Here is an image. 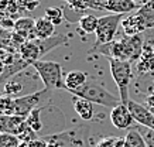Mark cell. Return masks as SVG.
Returning a JSON list of instances; mask_svg holds the SVG:
<instances>
[{"instance_id": "obj_24", "label": "cell", "mask_w": 154, "mask_h": 147, "mask_svg": "<svg viewBox=\"0 0 154 147\" xmlns=\"http://www.w3.org/2000/svg\"><path fill=\"white\" fill-rule=\"evenodd\" d=\"M41 112H42V108H37V109H34L33 112L27 116V124L33 129L35 133H40V130L42 129Z\"/></svg>"}, {"instance_id": "obj_20", "label": "cell", "mask_w": 154, "mask_h": 147, "mask_svg": "<svg viewBox=\"0 0 154 147\" xmlns=\"http://www.w3.org/2000/svg\"><path fill=\"white\" fill-rule=\"evenodd\" d=\"M35 33L38 38L52 37L55 33V26L45 17H40L35 20Z\"/></svg>"}, {"instance_id": "obj_28", "label": "cell", "mask_w": 154, "mask_h": 147, "mask_svg": "<svg viewBox=\"0 0 154 147\" xmlns=\"http://www.w3.org/2000/svg\"><path fill=\"white\" fill-rule=\"evenodd\" d=\"M20 144H21V140L19 136L0 132V147H20Z\"/></svg>"}, {"instance_id": "obj_2", "label": "cell", "mask_w": 154, "mask_h": 147, "mask_svg": "<svg viewBox=\"0 0 154 147\" xmlns=\"http://www.w3.org/2000/svg\"><path fill=\"white\" fill-rule=\"evenodd\" d=\"M109 65H110V74H112L113 81H115L117 89H119V98H120L122 103L127 105V102L130 100L129 88H130V82L131 78H133L131 62L125 61V60L110 58Z\"/></svg>"}, {"instance_id": "obj_29", "label": "cell", "mask_w": 154, "mask_h": 147, "mask_svg": "<svg viewBox=\"0 0 154 147\" xmlns=\"http://www.w3.org/2000/svg\"><path fill=\"white\" fill-rule=\"evenodd\" d=\"M19 7L23 11H34L40 6V0H16Z\"/></svg>"}, {"instance_id": "obj_22", "label": "cell", "mask_w": 154, "mask_h": 147, "mask_svg": "<svg viewBox=\"0 0 154 147\" xmlns=\"http://www.w3.org/2000/svg\"><path fill=\"white\" fill-rule=\"evenodd\" d=\"M125 147H147V143L136 129H131L125 137Z\"/></svg>"}, {"instance_id": "obj_8", "label": "cell", "mask_w": 154, "mask_h": 147, "mask_svg": "<svg viewBox=\"0 0 154 147\" xmlns=\"http://www.w3.org/2000/svg\"><path fill=\"white\" fill-rule=\"evenodd\" d=\"M28 127L27 118L17 115H0V132L19 136Z\"/></svg>"}, {"instance_id": "obj_23", "label": "cell", "mask_w": 154, "mask_h": 147, "mask_svg": "<svg viewBox=\"0 0 154 147\" xmlns=\"http://www.w3.org/2000/svg\"><path fill=\"white\" fill-rule=\"evenodd\" d=\"M62 11H64V17H65V20L68 21V23H79V20L82 19L85 16V11L84 10H79V9H75V7H72V6L69 5V3H66L64 5V7H62Z\"/></svg>"}, {"instance_id": "obj_30", "label": "cell", "mask_w": 154, "mask_h": 147, "mask_svg": "<svg viewBox=\"0 0 154 147\" xmlns=\"http://www.w3.org/2000/svg\"><path fill=\"white\" fill-rule=\"evenodd\" d=\"M117 140L119 137H115V136L103 137L96 143V147H117Z\"/></svg>"}, {"instance_id": "obj_25", "label": "cell", "mask_w": 154, "mask_h": 147, "mask_svg": "<svg viewBox=\"0 0 154 147\" xmlns=\"http://www.w3.org/2000/svg\"><path fill=\"white\" fill-rule=\"evenodd\" d=\"M44 17L50 20L54 26H58V24H61L65 20L64 11H62V9H60V7H48V9H45Z\"/></svg>"}, {"instance_id": "obj_31", "label": "cell", "mask_w": 154, "mask_h": 147, "mask_svg": "<svg viewBox=\"0 0 154 147\" xmlns=\"http://www.w3.org/2000/svg\"><path fill=\"white\" fill-rule=\"evenodd\" d=\"M143 137H144L146 143H147V147H154V130L149 129V130L144 133Z\"/></svg>"}, {"instance_id": "obj_5", "label": "cell", "mask_w": 154, "mask_h": 147, "mask_svg": "<svg viewBox=\"0 0 154 147\" xmlns=\"http://www.w3.org/2000/svg\"><path fill=\"white\" fill-rule=\"evenodd\" d=\"M122 16L123 14H106L99 17V24L98 29H96V41H95V45H99V44H105V43H110L115 40V35L117 33V29L122 24Z\"/></svg>"}, {"instance_id": "obj_15", "label": "cell", "mask_w": 154, "mask_h": 147, "mask_svg": "<svg viewBox=\"0 0 154 147\" xmlns=\"http://www.w3.org/2000/svg\"><path fill=\"white\" fill-rule=\"evenodd\" d=\"M24 90H26V85H24V79H21V72L16 74L14 76L10 78L9 81L5 82V90H3V93H6V95H10V96H13V98H19Z\"/></svg>"}, {"instance_id": "obj_16", "label": "cell", "mask_w": 154, "mask_h": 147, "mask_svg": "<svg viewBox=\"0 0 154 147\" xmlns=\"http://www.w3.org/2000/svg\"><path fill=\"white\" fill-rule=\"evenodd\" d=\"M74 109L78 113L82 120H91L94 118V103L88 99L79 98V96H74Z\"/></svg>"}, {"instance_id": "obj_21", "label": "cell", "mask_w": 154, "mask_h": 147, "mask_svg": "<svg viewBox=\"0 0 154 147\" xmlns=\"http://www.w3.org/2000/svg\"><path fill=\"white\" fill-rule=\"evenodd\" d=\"M99 24V17L94 14H85L82 19L79 20V26L81 31H84L85 34H95L96 33V29H98Z\"/></svg>"}, {"instance_id": "obj_7", "label": "cell", "mask_w": 154, "mask_h": 147, "mask_svg": "<svg viewBox=\"0 0 154 147\" xmlns=\"http://www.w3.org/2000/svg\"><path fill=\"white\" fill-rule=\"evenodd\" d=\"M127 108L130 110L134 122H137L140 126H144V127H147V129L154 130V113L147 106L130 99L127 102Z\"/></svg>"}, {"instance_id": "obj_33", "label": "cell", "mask_w": 154, "mask_h": 147, "mask_svg": "<svg viewBox=\"0 0 154 147\" xmlns=\"http://www.w3.org/2000/svg\"><path fill=\"white\" fill-rule=\"evenodd\" d=\"M95 2H96V3H98V5L100 6V7H102L103 10H105V5H106L109 0H95Z\"/></svg>"}, {"instance_id": "obj_13", "label": "cell", "mask_w": 154, "mask_h": 147, "mask_svg": "<svg viewBox=\"0 0 154 147\" xmlns=\"http://www.w3.org/2000/svg\"><path fill=\"white\" fill-rule=\"evenodd\" d=\"M154 71V50L153 45L149 43L144 44L141 57L137 64V72L139 74H147V72Z\"/></svg>"}, {"instance_id": "obj_9", "label": "cell", "mask_w": 154, "mask_h": 147, "mask_svg": "<svg viewBox=\"0 0 154 147\" xmlns=\"http://www.w3.org/2000/svg\"><path fill=\"white\" fill-rule=\"evenodd\" d=\"M110 122L116 129L119 130H125V129H130L133 126L134 119L131 116L130 110L127 108V105L119 103L110 110Z\"/></svg>"}, {"instance_id": "obj_10", "label": "cell", "mask_w": 154, "mask_h": 147, "mask_svg": "<svg viewBox=\"0 0 154 147\" xmlns=\"http://www.w3.org/2000/svg\"><path fill=\"white\" fill-rule=\"evenodd\" d=\"M14 31L21 34L26 40H37L35 33V20L30 17H19L14 24Z\"/></svg>"}, {"instance_id": "obj_12", "label": "cell", "mask_w": 154, "mask_h": 147, "mask_svg": "<svg viewBox=\"0 0 154 147\" xmlns=\"http://www.w3.org/2000/svg\"><path fill=\"white\" fill-rule=\"evenodd\" d=\"M139 7L140 6L134 3L133 0H109L105 5V10L113 14H126V13L139 10Z\"/></svg>"}, {"instance_id": "obj_4", "label": "cell", "mask_w": 154, "mask_h": 147, "mask_svg": "<svg viewBox=\"0 0 154 147\" xmlns=\"http://www.w3.org/2000/svg\"><path fill=\"white\" fill-rule=\"evenodd\" d=\"M33 66L38 72L44 88L52 90L65 88V82L62 79V68L58 62L38 60V61L33 62Z\"/></svg>"}, {"instance_id": "obj_27", "label": "cell", "mask_w": 154, "mask_h": 147, "mask_svg": "<svg viewBox=\"0 0 154 147\" xmlns=\"http://www.w3.org/2000/svg\"><path fill=\"white\" fill-rule=\"evenodd\" d=\"M11 38H13V33L9 31L7 29H5L3 26H0V50H6V51H10L13 50V43H11Z\"/></svg>"}, {"instance_id": "obj_18", "label": "cell", "mask_w": 154, "mask_h": 147, "mask_svg": "<svg viewBox=\"0 0 154 147\" xmlns=\"http://www.w3.org/2000/svg\"><path fill=\"white\" fill-rule=\"evenodd\" d=\"M20 55L23 60L28 62V64H31L33 65V62L38 61L40 58H41V52H40V48H38L37 43L34 41V40H27L26 43L21 45L20 48Z\"/></svg>"}, {"instance_id": "obj_1", "label": "cell", "mask_w": 154, "mask_h": 147, "mask_svg": "<svg viewBox=\"0 0 154 147\" xmlns=\"http://www.w3.org/2000/svg\"><path fill=\"white\" fill-rule=\"evenodd\" d=\"M68 92L72 93L74 96H79V98L91 100L92 103H98L100 106H105V108H110V109H113L115 106H117L122 102L120 98H117L113 93H110L102 85L95 82L92 78H89L88 82L84 86H81L78 89L68 90Z\"/></svg>"}, {"instance_id": "obj_19", "label": "cell", "mask_w": 154, "mask_h": 147, "mask_svg": "<svg viewBox=\"0 0 154 147\" xmlns=\"http://www.w3.org/2000/svg\"><path fill=\"white\" fill-rule=\"evenodd\" d=\"M141 19L143 24L147 30L154 29V0H147L144 5H141L136 11Z\"/></svg>"}, {"instance_id": "obj_36", "label": "cell", "mask_w": 154, "mask_h": 147, "mask_svg": "<svg viewBox=\"0 0 154 147\" xmlns=\"http://www.w3.org/2000/svg\"><path fill=\"white\" fill-rule=\"evenodd\" d=\"M64 2H66V0H64Z\"/></svg>"}, {"instance_id": "obj_26", "label": "cell", "mask_w": 154, "mask_h": 147, "mask_svg": "<svg viewBox=\"0 0 154 147\" xmlns=\"http://www.w3.org/2000/svg\"><path fill=\"white\" fill-rule=\"evenodd\" d=\"M0 115H14V98L0 93Z\"/></svg>"}, {"instance_id": "obj_35", "label": "cell", "mask_w": 154, "mask_h": 147, "mask_svg": "<svg viewBox=\"0 0 154 147\" xmlns=\"http://www.w3.org/2000/svg\"><path fill=\"white\" fill-rule=\"evenodd\" d=\"M151 45H153V50H154V44H151Z\"/></svg>"}, {"instance_id": "obj_6", "label": "cell", "mask_w": 154, "mask_h": 147, "mask_svg": "<svg viewBox=\"0 0 154 147\" xmlns=\"http://www.w3.org/2000/svg\"><path fill=\"white\" fill-rule=\"evenodd\" d=\"M120 40H122V44H123L125 60L130 62L140 60L143 48H144V41H143L141 34H137V35H125Z\"/></svg>"}, {"instance_id": "obj_17", "label": "cell", "mask_w": 154, "mask_h": 147, "mask_svg": "<svg viewBox=\"0 0 154 147\" xmlns=\"http://www.w3.org/2000/svg\"><path fill=\"white\" fill-rule=\"evenodd\" d=\"M89 76L88 74H85L84 71H69L64 78L65 82V90H72V89H78L81 86H84L88 82Z\"/></svg>"}, {"instance_id": "obj_32", "label": "cell", "mask_w": 154, "mask_h": 147, "mask_svg": "<svg viewBox=\"0 0 154 147\" xmlns=\"http://www.w3.org/2000/svg\"><path fill=\"white\" fill-rule=\"evenodd\" d=\"M146 103H147L149 108H153L154 109V90H151L149 95H147V98H146Z\"/></svg>"}, {"instance_id": "obj_11", "label": "cell", "mask_w": 154, "mask_h": 147, "mask_svg": "<svg viewBox=\"0 0 154 147\" xmlns=\"http://www.w3.org/2000/svg\"><path fill=\"white\" fill-rule=\"evenodd\" d=\"M120 26H122V29H123L125 35H137V34L144 33L146 30H147L137 13L130 14L129 17L123 19Z\"/></svg>"}, {"instance_id": "obj_3", "label": "cell", "mask_w": 154, "mask_h": 147, "mask_svg": "<svg viewBox=\"0 0 154 147\" xmlns=\"http://www.w3.org/2000/svg\"><path fill=\"white\" fill-rule=\"evenodd\" d=\"M51 95L52 89L42 88V89H38L37 92H33V93L14 98V115L27 118L34 109L44 108L45 105L50 103Z\"/></svg>"}, {"instance_id": "obj_34", "label": "cell", "mask_w": 154, "mask_h": 147, "mask_svg": "<svg viewBox=\"0 0 154 147\" xmlns=\"http://www.w3.org/2000/svg\"><path fill=\"white\" fill-rule=\"evenodd\" d=\"M133 2H134V3H137L139 6H141V5H144L147 0H133Z\"/></svg>"}, {"instance_id": "obj_14", "label": "cell", "mask_w": 154, "mask_h": 147, "mask_svg": "<svg viewBox=\"0 0 154 147\" xmlns=\"http://www.w3.org/2000/svg\"><path fill=\"white\" fill-rule=\"evenodd\" d=\"M37 43L40 52H41V57L45 55L47 52H50L54 48L60 47V45H68V38L65 35H52L48 38H37L34 40Z\"/></svg>"}]
</instances>
